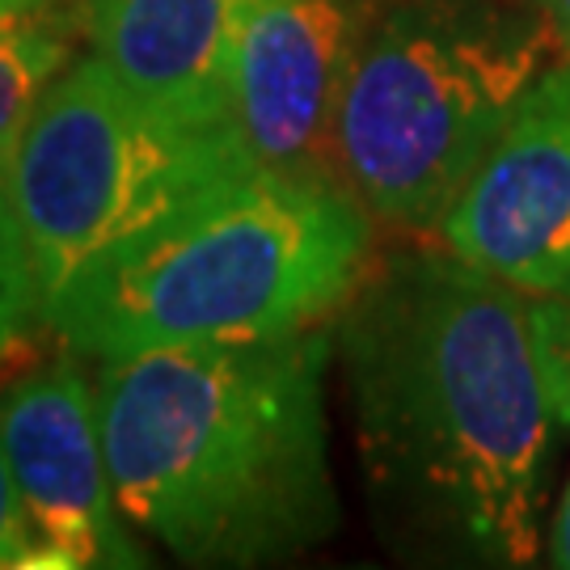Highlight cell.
I'll use <instances>...</instances> for the list:
<instances>
[{
	"label": "cell",
	"instance_id": "1",
	"mask_svg": "<svg viewBox=\"0 0 570 570\" xmlns=\"http://www.w3.org/2000/svg\"><path fill=\"white\" fill-rule=\"evenodd\" d=\"M364 487L397 550L532 567L550 529L553 419L529 296L452 249L372 258L334 317Z\"/></svg>",
	"mask_w": 570,
	"mask_h": 570
},
{
	"label": "cell",
	"instance_id": "2",
	"mask_svg": "<svg viewBox=\"0 0 570 570\" xmlns=\"http://www.w3.org/2000/svg\"><path fill=\"white\" fill-rule=\"evenodd\" d=\"M330 326L157 346L98 364L122 520L186 567H266L338 529Z\"/></svg>",
	"mask_w": 570,
	"mask_h": 570
},
{
	"label": "cell",
	"instance_id": "3",
	"mask_svg": "<svg viewBox=\"0 0 570 570\" xmlns=\"http://www.w3.org/2000/svg\"><path fill=\"white\" fill-rule=\"evenodd\" d=\"M367 207L334 178L249 169L81 266L42 322L81 360L330 326L372 266Z\"/></svg>",
	"mask_w": 570,
	"mask_h": 570
},
{
	"label": "cell",
	"instance_id": "4",
	"mask_svg": "<svg viewBox=\"0 0 570 570\" xmlns=\"http://www.w3.org/2000/svg\"><path fill=\"white\" fill-rule=\"evenodd\" d=\"M558 42L529 0H381L346 77L334 165L376 225L435 233Z\"/></svg>",
	"mask_w": 570,
	"mask_h": 570
},
{
	"label": "cell",
	"instance_id": "5",
	"mask_svg": "<svg viewBox=\"0 0 570 570\" xmlns=\"http://www.w3.org/2000/svg\"><path fill=\"white\" fill-rule=\"evenodd\" d=\"M249 169L233 127H186L140 102L98 56H77L42 94L9 169L42 308L110 245Z\"/></svg>",
	"mask_w": 570,
	"mask_h": 570
},
{
	"label": "cell",
	"instance_id": "6",
	"mask_svg": "<svg viewBox=\"0 0 570 570\" xmlns=\"http://www.w3.org/2000/svg\"><path fill=\"white\" fill-rule=\"evenodd\" d=\"M0 444L26 511L35 570H127L148 562L115 499L98 381L77 351L63 346L0 393Z\"/></svg>",
	"mask_w": 570,
	"mask_h": 570
},
{
	"label": "cell",
	"instance_id": "7",
	"mask_svg": "<svg viewBox=\"0 0 570 570\" xmlns=\"http://www.w3.org/2000/svg\"><path fill=\"white\" fill-rule=\"evenodd\" d=\"M376 0H254L228 60V122L254 169L338 178L334 131Z\"/></svg>",
	"mask_w": 570,
	"mask_h": 570
},
{
	"label": "cell",
	"instance_id": "8",
	"mask_svg": "<svg viewBox=\"0 0 570 570\" xmlns=\"http://www.w3.org/2000/svg\"><path fill=\"white\" fill-rule=\"evenodd\" d=\"M435 237L524 296L570 292V60L515 106Z\"/></svg>",
	"mask_w": 570,
	"mask_h": 570
},
{
	"label": "cell",
	"instance_id": "9",
	"mask_svg": "<svg viewBox=\"0 0 570 570\" xmlns=\"http://www.w3.org/2000/svg\"><path fill=\"white\" fill-rule=\"evenodd\" d=\"M254 0H85V47L186 127L228 122V60Z\"/></svg>",
	"mask_w": 570,
	"mask_h": 570
},
{
	"label": "cell",
	"instance_id": "10",
	"mask_svg": "<svg viewBox=\"0 0 570 570\" xmlns=\"http://www.w3.org/2000/svg\"><path fill=\"white\" fill-rule=\"evenodd\" d=\"M85 39V0H0V178L42 94L77 60Z\"/></svg>",
	"mask_w": 570,
	"mask_h": 570
},
{
	"label": "cell",
	"instance_id": "11",
	"mask_svg": "<svg viewBox=\"0 0 570 570\" xmlns=\"http://www.w3.org/2000/svg\"><path fill=\"white\" fill-rule=\"evenodd\" d=\"M42 322V284L9 183L0 178V372L18 360Z\"/></svg>",
	"mask_w": 570,
	"mask_h": 570
},
{
	"label": "cell",
	"instance_id": "12",
	"mask_svg": "<svg viewBox=\"0 0 570 570\" xmlns=\"http://www.w3.org/2000/svg\"><path fill=\"white\" fill-rule=\"evenodd\" d=\"M529 334L553 419L570 431V292L529 296Z\"/></svg>",
	"mask_w": 570,
	"mask_h": 570
},
{
	"label": "cell",
	"instance_id": "13",
	"mask_svg": "<svg viewBox=\"0 0 570 570\" xmlns=\"http://www.w3.org/2000/svg\"><path fill=\"white\" fill-rule=\"evenodd\" d=\"M0 570H35V546H30L13 473L4 461V444H0Z\"/></svg>",
	"mask_w": 570,
	"mask_h": 570
},
{
	"label": "cell",
	"instance_id": "14",
	"mask_svg": "<svg viewBox=\"0 0 570 570\" xmlns=\"http://www.w3.org/2000/svg\"><path fill=\"white\" fill-rule=\"evenodd\" d=\"M546 562L570 570V482L558 499V508H553L550 529H546Z\"/></svg>",
	"mask_w": 570,
	"mask_h": 570
},
{
	"label": "cell",
	"instance_id": "15",
	"mask_svg": "<svg viewBox=\"0 0 570 570\" xmlns=\"http://www.w3.org/2000/svg\"><path fill=\"white\" fill-rule=\"evenodd\" d=\"M529 4L546 18V26L553 30L558 51L570 60V0H529Z\"/></svg>",
	"mask_w": 570,
	"mask_h": 570
}]
</instances>
